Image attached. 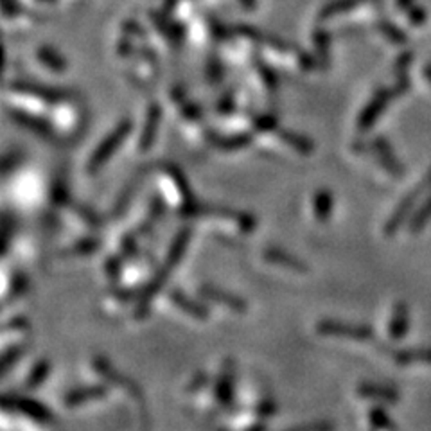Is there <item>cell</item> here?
<instances>
[{"instance_id":"obj_1","label":"cell","mask_w":431,"mask_h":431,"mask_svg":"<svg viewBox=\"0 0 431 431\" xmlns=\"http://www.w3.org/2000/svg\"><path fill=\"white\" fill-rule=\"evenodd\" d=\"M316 333L322 334V336L354 340V342H367V340L372 338V329L369 326L338 322V320H320L316 323Z\"/></svg>"},{"instance_id":"obj_2","label":"cell","mask_w":431,"mask_h":431,"mask_svg":"<svg viewBox=\"0 0 431 431\" xmlns=\"http://www.w3.org/2000/svg\"><path fill=\"white\" fill-rule=\"evenodd\" d=\"M11 408L13 412L20 413V415L28 417V419L36 420L40 424H51L54 423L51 410L43 406L42 403L35 399L23 396H6L4 397V410Z\"/></svg>"},{"instance_id":"obj_3","label":"cell","mask_w":431,"mask_h":431,"mask_svg":"<svg viewBox=\"0 0 431 431\" xmlns=\"http://www.w3.org/2000/svg\"><path fill=\"white\" fill-rule=\"evenodd\" d=\"M427 187H431V169H430V173H427L426 178H424V182L420 183L419 187H415V189H413L412 192H410V195L406 196V198H404L403 202L399 203V207H397V209L393 210L392 218L389 219V223H386V226H385V234H386V236H392V234L397 232V229H399V226H401V223H403L404 219H406V216H408V214L412 212L413 205H415L417 200L420 198V195H423V192L427 189Z\"/></svg>"},{"instance_id":"obj_4","label":"cell","mask_w":431,"mask_h":431,"mask_svg":"<svg viewBox=\"0 0 431 431\" xmlns=\"http://www.w3.org/2000/svg\"><path fill=\"white\" fill-rule=\"evenodd\" d=\"M93 367H96L99 376L105 377L108 383H113V385H117L119 389L126 390L133 399H137V403L142 404V392H140L139 386L135 385V381H132L130 377L122 376V374H119L117 370H113V367L106 362V357H96V360H93Z\"/></svg>"},{"instance_id":"obj_5","label":"cell","mask_w":431,"mask_h":431,"mask_svg":"<svg viewBox=\"0 0 431 431\" xmlns=\"http://www.w3.org/2000/svg\"><path fill=\"white\" fill-rule=\"evenodd\" d=\"M198 293L203 300H207V302L218 304V306L234 311V313H246V309H248V306H246V302L241 299V297L232 295V293L229 292H223V289H219V287L216 286H210V284H203V286H200Z\"/></svg>"},{"instance_id":"obj_6","label":"cell","mask_w":431,"mask_h":431,"mask_svg":"<svg viewBox=\"0 0 431 431\" xmlns=\"http://www.w3.org/2000/svg\"><path fill=\"white\" fill-rule=\"evenodd\" d=\"M234 374H236L234 372V362L226 360L225 365L219 370L216 385H214V397L222 408H229L234 401V379H236Z\"/></svg>"},{"instance_id":"obj_7","label":"cell","mask_w":431,"mask_h":431,"mask_svg":"<svg viewBox=\"0 0 431 431\" xmlns=\"http://www.w3.org/2000/svg\"><path fill=\"white\" fill-rule=\"evenodd\" d=\"M410 327V311L408 306L404 302H397L393 306L392 313H390V320L386 323V333H389L390 340L393 342H399L406 336Z\"/></svg>"},{"instance_id":"obj_8","label":"cell","mask_w":431,"mask_h":431,"mask_svg":"<svg viewBox=\"0 0 431 431\" xmlns=\"http://www.w3.org/2000/svg\"><path fill=\"white\" fill-rule=\"evenodd\" d=\"M106 386L105 385H92V386H81V389L70 390L65 397H63V404L65 408H79L83 404L92 403V401L103 399L106 396Z\"/></svg>"},{"instance_id":"obj_9","label":"cell","mask_w":431,"mask_h":431,"mask_svg":"<svg viewBox=\"0 0 431 431\" xmlns=\"http://www.w3.org/2000/svg\"><path fill=\"white\" fill-rule=\"evenodd\" d=\"M169 299H171V302L175 304L182 313L192 316L195 320L205 322V320L209 318L207 307L203 306L202 302H196V300H192L190 297H187L185 293H182L180 289H171V292H169Z\"/></svg>"},{"instance_id":"obj_10","label":"cell","mask_w":431,"mask_h":431,"mask_svg":"<svg viewBox=\"0 0 431 431\" xmlns=\"http://www.w3.org/2000/svg\"><path fill=\"white\" fill-rule=\"evenodd\" d=\"M357 396L383 404H393L399 399V393L396 389L385 385H374V383H363V385L357 386Z\"/></svg>"},{"instance_id":"obj_11","label":"cell","mask_w":431,"mask_h":431,"mask_svg":"<svg viewBox=\"0 0 431 431\" xmlns=\"http://www.w3.org/2000/svg\"><path fill=\"white\" fill-rule=\"evenodd\" d=\"M265 259L268 260V263H272V265L282 266V268H287V270H293V272H297V273L307 272V266L304 265L302 260L297 259V257H293V255H289V253L282 252V250H279V248L266 250Z\"/></svg>"},{"instance_id":"obj_12","label":"cell","mask_w":431,"mask_h":431,"mask_svg":"<svg viewBox=\"0 0 431 431\" xmlns=\"http://www.w3.org/2000/svg\"><path fill=\"white\" fill-rule=\"evenodd\" d=\"M393 362L401 367L431 365V349H403L393 354Z\"/></svg>"},{"instance_id":"obj_13","label":"cell","mask_w":431,"mask_h":431,"mask_svg":"<svg viewBox=\"0 0 431 431\" xmlns=\"http://www.w3.org/2000/svg\"><path fill=\"white\" fill-rule=\"evenodd\" d=\"M49 374H51V362L45 360V357H42V360H38V362L31 367L28 377L23 381V386L28 390H36L38 386H42L43 383H45Z\"/></svg>"},{"instance_id":"obj_14","label":"cell","mask_w":431,"mask_h":431,"mask_svg":"<svg viewBox=\"0 0 431 431\" xmlns=\"http://www.w3.org/2000/svg\"><path fill=\"white\" fill-rule=\"evenodd\" d=\"M430 219H431V196L424 202V205L417 210V214L412 218V223H410V229H412L413 234L423 232V229L427 225Z\"/></svg>"},{"instance_id":"obj_15","label":"cell","mask_w":431,"mask_h":431,"mask_svg":"<svg viewBox=\"0 0 431 431\" xmlns=\"http://www.w3.org/2000/svg\"><path fill=\"white\" fill-rule=\"evenodd\" d=\"M23 352H25V347L23 345H11L9 349H6L4 354H2V374H8L9 369L18 363Z\"/></svg>"},{"instance_id":"obj_16","label":"cell","mask_w":431,"mask_h":431,"mask_svg":"<svg viewBox=\"0 0 431 431\" xmlns=\"http://www.w3.org/2000/svg\"><path fill=\"white\" fill-rule=\"evenodd\" d=\"M284 431H334V424L329 420H315V423L299 424V426H293Z\"/></svg>"},{"instance_id":"obj_17","label":"cell","mask_w":431,"mask_h":431,"mask_svg":"<svg viewBox=\"0 0 431 431\" xmlns=\"http://www.w3.org/2000/svg\"><path fill=\"white\" fill-rule=\"evenodd\" d=\"M105 270H106V277H108L112 282H117L119 277H121V259H119V257H110Z\"/></svg>"},{"instance_id":"obj_18","label":"cell","mask_w":431,"mask_h":431,"mask_svg":"<svg viewBox=\"0 0 431 431\" xmlns=\"http://www.w3.org/2000/svg\"><path fill=\"white\" fill-rule=\"evenodd\" d=\"M96 248H98L96 241H83L74 248L67 250L65 255H86V253H92Z\"/></svg>"},{"instance_id":"obj_19","label":"cell","mask_w":431,"mask_h":431,"mask_svg":"<svg viewBox=\"0 0 431 431\" xmlns=\"http://www.w3.org/2000/svg\"><path fill=\"white\" fill-rule=\"evenodd\" d=\"M207 385V374L205 372H198L195 377H192V381H190L189 385H187V392L189 393H195L198 392V390H202V386Z\"/></svg>"},{"instance_id":"obj_20","label":"cell","mask_w":431,"mask_h":431,"mask_svg":"<svg viewBox=\"0 0 431 431\" xmlns=\"http://www.w3.org/2000/svg\"><path fill=\"white\" fill-rule=\"evenodd\" d=\"M318 207H316V216H318L320 219H326L327 218V214H329V210H331V205H333V203L329 202V198H320L318 200Z\"/></svg>"},{"instance_id":"obj_21","label":"cell","mask_w":431,"mask_h":431,"mask_svg":"<svg viewBox=\"0 0 431 431\" xmlns=\"http://www.w3.org/2000/svg\"><path fill=\"white\" fill-rule=\"evenodd\" d=\"M385 33L393 40V42H403V43L406 42V36H404L401 31H397V29L393 28V25H390V23H385Z\"/></svg>"},{"instance_id":"obj_22","label":"cell","mask_w":431,"mask_h":431,"mask_svg":"<svg viewBox=\"0 0 431 431\" xmlns=\"http://www.w3.org/2000/svg\"><path fill=\"white\" fill-rule=\"evenodd\" d=\"M424 20H426V13H424V9L417 8L412 11V22L413 23H423Z\"/></svg>"},{"instance_id":"obj_23","label":"cell","mask_w":431,"mask_h":431,"mask_svg":"<svg viewBox=\"0 0 431 431\" xmlns=\"http://www.w3.org/2000/svg\"><path fill=\"white\" fill-rule=\"evenodd\" d=\"M243 431H266V424L255 423V424H252V426H248L246 430H243Z\"/></svg>"},{"instance_id":"obj_24","label":"cell","mask_w":431,"mask_h":431,"mask_svg":"<svg viewBox=\"0 0 431 431\" xmlns=\"http://www.w3.org/2000/svg\"><path fill=\"white\" fill-rule=\"evenodd\" d=\"M424 74H426V78H427V81L431 83V65H427L426 69H424Z\"/></svg>"},{"instance_id":"obj_25","label":"cell","mask_w":431,"mask_h":431,"mask_svg":"<svg viewBox=\"0 0 431 431\" xmlns=\"http://www.w3.org/2000/svg\"><path fill=\"white\" fill-rule=\"evenodd\" d=\"M399 4L403 6V8H408V6H410V0H399Z\"/></svg>"}]
</instances>
